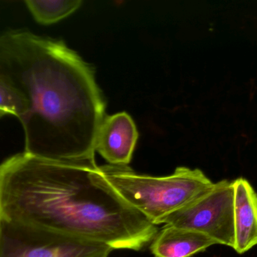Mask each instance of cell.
Instances as JSON below:
<instances>
[{
    "mask_svg": "<svg viewBox=\"0 0 257 257\" xmlns=\"http://www.w3.org/2000/svg\"><path fill=\"white\" fill-rule=\"evenodd\" d=\"M138 138L136 124L127 113L105 116L98 131L95 151L111 165L127 166Z\"/></svg>",
    "mask_w": 257,
    "mask_h": 257,
    "instance_id": "cell-6",
    "label": "cell"
},
{
    "mask_svg": "<svg viewBox=\"0 0 257 257\" xmlns=\"http://www.w3.org/2000/svg\"><path fill=\"white\" fill-rule=\"evenodd\" d=\"M81 0H27L24 2L35 21L43 25L58 22L75 12Z\"/></svg>",
    "mask_w": 257,
    "mask_h": 257,
    "instance_id": "cell-9",
    "label": "cell"
},
{
    "mask_svg": "<svg viewBox=\"0 0 257 257\" xmlns=\"http://www.w3.org/2000/svg\"><path fill=\"white\" fill-rule=\"evenodd\" d=\"M28 113V104L24 95L0 75V118L15 116L20 122Z\"/></svg>",
    "mask_w": 257,
    "mask_h": 257,
    "instance_id": "cell-10",
    "label": "cell"
},
{
    "mask_svg": "<svg viewBox=\"0 0 257 257\" xmlns=\"http://www.w3.org/2000/svg\"><path fill=\"white\" fill-rule=\"evenodd\" d=\"M108 184L132 208L153 224L181 209L212 188L214 183L199 169L179 167L172 175H138L128 166L99 167Z\"/></svg>",
    "mask_w": 257,
    "mask_h": 257,
    "instance_id": "cell-3",
    "label": "cell"
},
{
    "mask_svg": "<svg viewBox=\"0 0 257 257\" xmlns=\"http://www.w3.org/2000/svg\"><path fill=\"white\" fill-rule=\"evenodd\" d=\"M0 75L27 100L24 152L93 163L105 102L92 68L64 42L12 29L0 34Z\"/></svg>",
    "mask_w": 257,
    "mask_h": 257,
    "instance_id": "cell-2",
    "label": "cell"
},
{
    "mask_svg": "<svg viewBox=\"0 0 257 257\" xmlns=\"http://www.w3.org/2000/svg\"><path fill=\"white\" fill-rule=\"evenodd\" d=\"M107 244L0 220V257H108Z\"/></svg>",
    "mask_w": 257,
    "mask_h": 257,
    "instance_id": "cell-5",
    "label": "cell"
},
{
    "mask_svg": "<svg viewBox=\"0 0 257 257\" xmlns=\"http://www.w3.org/2000/svg\"><path fill=\"white\" fill-rule=\"evenodd\" d=\"M173 226L196 231L217 244L233 247V182L223 180L184 208L159 221L158 225Z\"/></svg>",
    "mask_w": 257,
    "mask_h": 257,
    "instance_id": "cell-4",
    "label": "cell"
},
{
    "mask_svg": "<svg viewBox=\"0 0 257 257\" xmlns=\"http://www.w3.org/2000/svg\"><path fill=\"white\" fill-rule=\"evenodd\" d=\"M233 187L235 242L232 248L242 254L257 245V194L244 178L233 181Z\"/></svg>",
    "mask_w": 257,
    "mask_h": 257,
    "instance_id": "cell-7",
    "label": "cell"
},
{
    "mask_svg": "<svg viewBox=\"0 0 257 257\" xmlns=\"http://www.w3.org/2000/svg\"><path fill=\"white\" fill-rule=\"evenodd\" d=\"M214 244L215 241L196 231L165 226L154 238L151 250L155 257H191Z\"/></svg>",
    "mask_w": 257,
    "mask_h": 257,
    "instance_id": "cell-8",
    "label": "cell"
},
{
    "mask_svg": "<svg viewBox=\"0 0 257 257\" xmlns=\"http://www.w3.org/2000/svg\"><path fill=\"white\" fill-rule=\"evenodd\" d=\"M0 220L133 250L158 232L117 194L96 162L24 151L0 162Z\"/></svg>",
    "mask_w": 257,
    "mask_h": 257,
    "instance_id": "cell-1",
    "label": "cell"
}]
</instances>
